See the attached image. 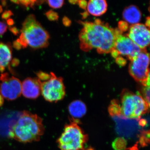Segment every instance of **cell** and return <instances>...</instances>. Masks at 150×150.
<instances>
[{
  "label": "cell",
  "mask_w": 150,
  "mask_h": 150,
  "mask_svg": "<svg viewBox=\"0 0 150 150\" xmlns=\"http://www.w3.org/2000/svg\"><path fill=\"white\" fill-rule=\"evenodd\" d=\"M82 23L83 27L79 39L83 50L95 49L100 54H108L113 51L117 37L122 33L120 30L113 29L100 20Z\"/></svg>",
  "instance_id": "1"
},
{
  "label": "cell",
  "mask_w": 150,
  "mask_h": 150,
  "mask_svg": "<svg viewBox=\"0 0 150 150\" xmlns=\"http://www.w3.org/2000/svg\"><path fill=\"white\" fill-rule=\"evenodd\" d=\"M44 131L42 118L37 114L24 110L11 126L8 135L18 142L30 143L39 141Z\"/></svg>",
  "instance_id": "2"
},
{
  "label": "cell",
  "mask_w": 150,
  "mask_h": 150,
  "mask_svg": "<svg viewBox=\"0 0 150 150\" xmlns=\"http://www.w3.org/2000/svg\"><path fill=\"white\" fill-rule=\"evenodd\" d=\"M77 119L72 118L65 126L64 131L58 139L57 143L61 150H83L84 145L88 140V136L79 124Z\"/></svg>",
  "instance_id": "3"
},
{
  "label": "cell",
  "mask_w": 150,
  "mask_h": 150,
  "mask_svg": "<svg viewBox=\"0 0 150 150\" xmlns=\"http://www.w3.org/2000/svg\"><path fill=\"white\" fill-rule=\"evenodd\" d=\"M28 44L34 49L45 48L49 45L50 35L35 18L30 14L23 21L21 30Z\"/></svg>",
  "instance_id": "4"
},
{
  "label": "cell",
  "mask_w": 150,
  "mask_h": 150,
  "mask_svg": "<svg viewBox=\"0 0 150 150\" xmlns=\"http://www.w3.org/2000/svg\"><path fill=\"white\" fill-rule=\"evenodd\" d=\"M121 99V116L124 118L140 119L149 111L150 105L140 95L124 91Z\"/></svg>",
  "instance_id": "5"
},
{
  "label": "cell",
  "mask_w": 150,
  "mask_h": 150,
  "mask_svg": "<svg viewBox=\"0 0 150 150\" xmlns=\"http://www.w3.org/2000/svg\"><path fill=\"white\" fill-rule=\"evenodd\" d=\"M149 55L145 50L131 60L129 71L130 75L137 81L144 86H149Z\"/></svg>",
  "instance_id": "6"
},
{
  "label": "cell",
  "mask_w": 150,
  "mask_h": 150,
  "mask_svg": "<svg viewBox=\"0 0 150 150\" xmlns=\"http://www.w3.org/2000/svg\"><path fill=\"white\" fill-rule=\"evenodd\" d=\"M51 74L50 79L41 83V93L46 101L58 102L64 98L65 87L62 77H57L54 73Z\"/></svg>",
  "instance_id": "7"
},
{
  "label": "cell",
  "mask_w": 150,
  "mask_h": 150,
  "mask_svg": "<svg viewBox=\"0 0 150 150\" xmlns=\"http://www.w3.org/2000/svg\"><path fill=\"white\" fill-rule=\"evenodd\" d=\"M142 51L127 35L121 33L117 37L114 49L111 53L113 57H117L121 55L131 60Z\"/></svg>",
  "instance_id": "8"
},
{
  "label": "cell",
  "mask_w": 150,
  "mask_h": 150,
  "mask_svg": "<svg viewBox=\"0 0 150 150\" xmlns=\"http://www.w3.org/2000/svg\"><path fill=\"white\" fill-rule=\"evenodd\" d=\"M127 36L142 50H145L150 44V30L149 28L142 23L131 25Z\"/></svg>",
  "instance_id": "9"
},
{
  "label": "cell",
  "mask_w": 150,
  "mask_h": 150,
  "mask_svg": "<svg viewBox=\"0 0 150 150\" xmlns=\"http://www.w3.org/2000/svg\"><path fill=\"white\" fill-rule=\"evenodd\" d=\"M22 91V83L15 77H9L1 81L0 94L8 100H13L20 96Z\"/></svg>",
  "instance_id": "10"
},
{
  "label": "cell",
  "mask_w": 150,
  "mask_h": 150,
  "mask_svg": "<svg viewBox=\"0 0 150 150\" xmlns=\"http://www.w3.org/2000/svg\"><path fill=\"white\" fill-rule=\"evenodd\" d=\"M41 82L38 78H28L22 83L21 93L29 99H36L41 93Z\"/></svg>",
  "instance_id": "11"
},
{
  "label": "cell",
  "mask_w": 150,
  "mask_h": 150,
  "mask_svg": "<svg viewBox=\"0 0 150 150\" xmlns=\"http://www.w3.org/2000/svg\"><path fill=\"white\" fill-rule=\"evenodd\" d=\"M107 8L106 0H89L86 8L90 14L95 16H100L106 12Z\"/></svg>",
  "instance_id": "12"
},
{
  "label": "cell",
  "mask_w": 150,
  "mask_h": 150,
  "mask_svg": "<svg viewBox=\"0 0 150 150\" xmlns=\"http://www.w3.org/2000/svg\"><path fill=\"white\" fill-rule=\"evenodd\" d=\"M123 17L126 22L133 25L139 23L142 18V13L137 7L131 5L124 10Z\"/></svg>",
  "instance_id": "13"
},
{
  "label": "cell",
  "mask_w": 150,
  "mask_h": 150,
  "mask_svg": "<svg viewBox=\"0 0 150 150\" xmlns=\"http://www.w3.org/2000/svg\"><path fill=\"white\" fill-rule=\"evenodd\" d=\"M68 110L73 118L78 119L82 118L85 115L87 112V107L82 101L76 100L70 103Z\"/></svg>",
  "instance_id": "14"
},
{
  "label": "cell",
  "mask_w": 150,
  "mask_h": 150,
  "mask_svg": "<svg viewBox=\"0 0 150 150\" xmlns=\"http://www.w3.org/2000/svg\"><path fill=\"white\" fill-rule=\"evenodd\" d=\"M12 58L11 44L0 42V67L8 66Z\"/></svg>",
  "instance_id": "15"
},
{
  "label": "cell",
  "mask_w": 150,
  "mask_h": 150,
  "mask_svg": "<svg viewBox=\"0 0 150 150\" xmlns=\"http://www.w3.org/2000/svg\"><path fill=\"white\" fill-rule=\"evenodd\" d=\"M108 112L111 117L121 116V109L120 103L116 100H112L108 108Z\"/></svg>",
  "instance_id": "16"
},
{
  "label": "cell",
  "mask_w": 150,
  "mask_h": 150,
  "mask_svg": "<svg viewBox=\"0 0 150 150\" xmlns=\"http://www.w3.org/2000/svg\"><path fill=\"white\" fill-rule=\"evenodd\" d=\"M127 144V141L124 138L118 137L112 142V146L114 150H125Z\"/></svg>",
  "instance_id": "17"
},
{
  "label": "cell",
  "mask_w": 150,
  "mask_h": 150,
  "mask_svg": "<svg viewBox=\"0 0 150 150\" xmlns=\"http://www.w3.org/2000/svg\"><path fill=\"white\" fill-rule=\"evenodd\" d=\"M139 144L141 146L146 147L150 143V131H141L139 136Z\"/></svg>",
  "instance_id": "18"
},
{
  "label": "cell",
  "mask_w": 150,
  "mask_h": 150,
  "mask_svg": "<svg viewBox=\"0 0 150 150\" xmlns=\"http://www.w3.org/2000/svg\"><path fill=\"white\" fill-rule=\"evenodd\" d=\"M49 6L52 8L57 9L62 7L64 0H47Z\"/></svg>",
  "instance_id": "19"
},
{
  "label": "cell",
  "mask_w": 150,
  "mask_h": 150,
  "mask_svg": "<svg viewBox=\"0 0 150 150\" xmlns=\"http://www.w3.org/2000/svg\"><path fill=\"white\" fill-rule=\"evenodd\" d=\"M38 78L40 80L44 81H45L49 80L51 77V74H48V73L44 72L42 71H39L36 73Z\"/></svg>",
  "instance_id": "20"
},
{
  "label": "cell",
  "mask_w": 150,
  "mask_h": 150,
  "mask_svg": "<svg viewBox=\"0 0 150 150\" xmlns=\"http://www.w3.org/2000/svg\"><path fill=\"white\" fill-rule=\"evenodd\" d=\"M45 15L47 17V18L50 21H55L58 20L59 18V16L58 13L51 10L46 12Z\"/></svg>",
  "instance_id": "21"
},
{
  "label": "cell",
  "mask_w": 150,
  "mask_h": 150,
  "mask_svg": "<svg viewBox=\"0 0 150 150\" xmlns=\"http://www.w3.org/2000/svg\"><path fill=\"white\" fill-rule=\"evenodd\" d=\"M21 44L22 47L23 48H25L28 46L27 40L26 38L25 37L24 35H23V33H22L21 34L19 38L17 39Z\"/></svg>",
  "instance_id": "22"
},
{
  "label": "cell",
  "mask_w": 150,
  "mask_h": 150,
  "mask_svg": "<svg viewBox=\"0 0 150 150\" xmlns=\"http://www.w3.org/2000/svg\"><path fill=\"white\" fill-rule=\"evenodd\" d=\"M19 3L24 6L33 7L34 6L30 0H18Z\"/></svg>",
  "instance_id": "23"
},
{
  "label": "cell",
  "mask_w": 150,
  "mask_h": 150,
  "mask_svg": "<svg viewBox=\"0 0 150 150\" xmlns=\"http://www.w3.org/2000/svg\"><path fill=\"white\" fill-rule=\"evenodd\" d=\"M13 15V13L12 12L11 10H7L5 11L4 13H3L2 14L1 17L4 20L8 19L11 16Z\"/></svg>",
  "instance_id": "24"
},
{
  "label": "cell",
  "mask_w": 150,
  "mask_h": 150,
  "mask_svg": "<svg viewBox=\"0 0 150 150\" xmlns=\"http://www.w3.org/2000/svg\"><path fill=\"white\" fill-rule=\"evenodd\" d=\"M8 26L4 22L0 21V36L6 31Z\"/></svg>",
  "instance_id": "25"
},
{
  "label": "cell",
  "mask_w": 150,
  "mask_h": 150,
  "mask_svg": "<svg viewBox=\"0 0 150 150\" xmlns=\"http://www.w3.org/2000/svg\"><path fill=\"white\" fill-rule=\"evenodd\" d=\"M87 2L86 0H79L78 4L81 8L86 9L87 6Z\"/></svg>",
  "instance_id": "26"
},
{
  "label": "cell",
  "mask_w": 150,
  "mask_h": 150,
  "mask_svg": "<svg viewBox=\"0 0 150 150\" xmlns=\"http://www.w3.org/2000/svg\"><path fill=\"white\" fill-rule=\"evenodd\" d=\"M119 30L121 31L126 29L128 27V23L125 21H120L119 23Z\"/></svg>",
  "instance_id": "27"
},
{
  "label": "cell",
  "mask_w": 150,
  "mask_h": 150,
  "mask_svg": "<svg viewBox=\"0 0 150 150\" xmlns=\"http://www.w3.org/2000/svg\"><path fill=\"white\" fill-rule=\"evenodd\" d=\"M13 47L17 50H20L21 49L22 47L21 44L19 42L18 40H15L13 42Z\"/></svg>",
  "instance_id": "28"
},
{
  "label": "cell",
  "mask_w": 150,
  "mask_h": 150,
  "mask_svg": "<svg viewBox=\"0 0 150 150\" xmlns=\"http://www.w3.org/2000/svg\"><path fill=\"white\" fill-rule=\"evenodd\" d=\"M9 29L11 32L13 33L14 35H18L19 33L18 30L15 26H12V27H9Z\"/></svg>",
  "instance_id": "29"
},
{
  "label": "cell",
  "mask_w": 150,
  "mask_h": 150,
  "mask_svg": "<svg viewBox=\"0 0 150 150\" xmlns=\"http://www.w3.org/2000/svg\"><path fill=\"white\" fill-rule=\"evenodd\" d=\"M20 64V61L18 59L15 58L12 60L11 62V64L13 67H16Z\"/></svg>",
  "instance_id": "30"
},
{
  "label": "cell",
  "mask_w": 150,
  "mask_h": 150,
  "mask_svg": "<svg viewBox=\"0 0 150 150\" xmlns=\"http://www.w3.org/2000/svg\"><path fill=\"white\" fill-rule=\"evenodd\" d=\"M139 124L141 127H144V126H146L147 124V121L146 119H143H143H141L139 121Z\"/></svg>",
  "instance_id": "31"
},
{
  "label": "cell",
  "mask_w": 150,
  "mask_h": 150,
  "mask_svg": "<svg viewBox=\"0 0 150 150\" xmlns=\"http://www.w3.org/2000/svg\"><path fill=\"white\" fill-rule=\"evenodd\" d=\"M138 143L139 142H137V143H136L134 146L131 147L126 148L125 150H139V149H138Z\"/></svg>",
  "instance_id": "32"
},
{
  "label": "cell",
  "mask_w": 150,
  "mask_h": 150,
  "mask_svg": "<svg viewBox=\"0 0 150 150\" xmlns=\"http://www.w3.org/2000/svg\"><path fill=\"white\" fill-rule=\"evenodd\" d=\"M63 22L64 24L66 26L69 25L70 23V21L69 19L68 18L65 17L63 19Z\"/></svg>",
  "instance_id": "33"
},
{
  "label": "cell",
  "mask_w": 150,
  "mask_h": 150,
  "mask_svg": "<svg viewBox=\"0 0 150 150\" xmlns=\"http://www.w3.org/2000/svg\"><path fill=\"white\" fill-rule=\"evenodd\" d=\"M7 23L9 26H12L14 24V22L13 20V19L9 18L7 20Z\"/></svg>",
  "instance_id": "34"
},
{
  "label": "cell",
  "mask_w": 150,
  "mask_h": 150,
  "mask_svg": "<svg viewBox=\"0 0 150 150\" xmlns=\"http://www.w3.org/2000/svg\"><path fill=\"white\" fill-rule=\"evenodd\" d=\"M4 98L0 94V108L1 107L4 103Z\"/></svg>",
  "instance_id": "35"
},
{
  "label": "cell",
  "mask_w": 150,
  "mask_h": 150,
  "mask_svg": "<svg viewBox=\"0 0 150 150\" xmlns=\"http://www.w3.org/2000/svg\"><path fill=\"white\" fill-rule=\"evenodd\" d=\"M68 1L70 4H78L79 0H68Z\"/></svg>",
  "instance_id": "36"
},
{
  "label": "cell",
  "mask_w": 150,
  "mask_h": 150,
  "mask_svg": "<svg viewBox=\"0 0 150 150\" xmlns=\"http://www.w3.org/2000/svg\"><path fill=\"white\" fill-rule=\"evenodd\" d=\"M1 2L2 5L4 6H6L7 5V1L6 0H1Z\"/></svg>",
  "instance_id": "37"
},
{
  "label": "cell",
  "mask_w": 150,
  "mask_h": 150,
  "mask_svg": "<svg viewBox=\"0 0 150 150\" xmlns=\"http://www.w3.org/2000/svg\"><path fill=\"white\" fill-rule=\"evenodd\" d=\"M150 24V18L149 17H148V18L147 19L146 22V25L147 27H149Z\"/></svg>",
  "instance_id": "38"
},
{
  "label": "cell",
  "mask_w": 150,
  "mask_h": 150,
  "mask_svg": "<svg viewBox=\"0 0 150 150\" xmlns=\"http://www.w3.org/2000/svg\"><path fill=\"white\" fill-rule=\"evenodd\" d=\"M11 1L14 3V4H19V2L18 0H10Z\"/></svg>",
  "instance_id": "39"
},
{
  "label": "cell",
  "mask_w": 150,
  "mask_h": 150,
  "mask_svg": "<svg viewBox=\"0 0 150 150\" xmlns=\"http://www.w3.org/2000/svg\"><path fill=\"white\" fill-rule=\"evenodd\" d=\"M5 67H0V72H3L5 71Z\"/></svg>",
  "instance_id": "40"
},
{
  "label": "cell",
  "mask_w": 150,
  "mask_h": 150,
  "mask_svg": "<svg viewBox=\"0 0 150 150\" xmlns=\"http://www.w3.org/2000/svg\"><path fill=\"white\" fill-rule=\"evenodd\" d=\"M3 11V9L1 5H0V13H1Z\"/></svg>",
  "instance_id": "41"
},
{
  "label": "cell",
  "mask_w": 150,
  "mask_h": 150,
  "mask_svg": "<svg viewBox=\"0 0 150 150\" xmlns=\"http://www.w3.org/2000/svg\"><path fill=\"white\" fill-rule=\"evenodd\" d=\"M32 2V3L34 5L35 4V3H36V0H30Z\"/></svg>",
  "instance_id": "42"
},
{
  "label": "cell",
  "mask_w": 150,
  "mask_h": 150,
  "mask_svg": "<svg viewBox=\"0 0 150 150\" xmlns=\"http://www.w3.org/2000/svg\"><path fill=\"white\" fill-rule=\"evenodd\" d=\"M86 150H94V149L93 148H91V147H90L88 148V149H87Z\"/></svg>",
  "instance_id": "43"
}]
</instances>
